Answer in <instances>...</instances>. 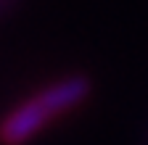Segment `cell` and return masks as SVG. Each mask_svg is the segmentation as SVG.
Wrapping results in <instances>:
<instances>
[{
  "label": "cell",
  "mask_w": 148,
  "mask_h": 145,
  "mask_svg": "<svg viewBox=\"0 0 148 145\" xmlns=\"http://www.w3.org/2000/svg\"><path fill=\"white\" fill-rule=\"evenodd\" d=\"M90 82L85 77H66L61 82L50 84L42 90L40 95H34L24 100L18 108L0 121V142L3 145H21L29 137H34L42 127L64 111H69L71 106H77L87 98Z\"/></svg>",
  "instance_id": "obj_1"
}]
</instances>
